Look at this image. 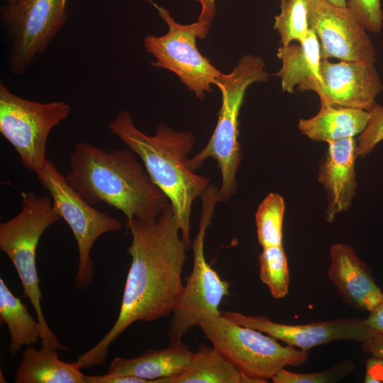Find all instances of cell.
I'll return each mask as SVG.
<instances>
[{
    "label": "cell",
    "instance_id": "obj_1",
    "mask_svg": "<svg viewBox=\"0 0 383 383\" xmlns=\"http://www.w3.org/2000/svg\"><path fill=\"white\" fill-rule=\"evenodd\" d=\"M131 257L118 318L104 337L79 355L82 369L106 362L111 344L131 324L172 313L184 289L182 273L189 250L170 202L150 219H126Z\"/></svg>",
    "mask_w": 383,
    "mask_h": 383
},
{
    "label": "cell",
    "instance_id": "obj_2",
    "mask_svg": "<svg viewBox=\"0 0 383 383\" xmlns=\"http://www.w3.org/2000/svg\"><path fill=\"white\" fill-rule=\"evenodd\" d=\"M131 149L110 151L88 143L76 144L65 175L89 204L104 203L127 219L157 217L170 201Z\"/></svg>",
    "mask_w": 383,
    "mask_h": 383
},
{
    "label": "cell",
    "instance_id": "obj_3",
    "mask_svg": "<svg viewBox=\"0 0 383 383\" xmlns=\"http://www.w3.org/2000/svg\"><path fill=\"white\" fill-rule=\"evenodd\" d=\"M108 128L141 159L152 180L167 196L189 249L192 204L210 184L209 178L195 174L187 166L195 143L194 135L163 123L157 126L154 135H147L136 127L126 111H119Z\"/></svg>",
    "mask_w": 383,
    "mask_h": 383
},
{
    "label": "cell",
    "instance_id": "obj_4",
    "mask_svg": "<svg viewBox=\"0 0 383 383\" xmlns=\"http://www.w3.org/2000/svg\"><path fill=\"white\" fill-rule=\"evenodd\" d=\"M265 67L260 56L248 54L238 61L230 73H222L217 78L215 85L221 90L222 104L216 128L206 146L187 160L188 167L194 172L208 158L216 160L222 177L219 188L222 201L237 192L236 174L242 160L239 112L248 87L269 79Z\"/></svg>",
    "mask_w": 383,
    "mask_h": 383
},
{
    "label": "cell",
    "instance_id": "obj_5",
    "mask_svg": "<svg viewBox=\"0 0 383 383\" xmlns=\"http://www.w3.org/2000/svg\"><path fill=\"white\" fill-rule=\"evenodd\" d=\"M21 209L13 218L0 223V249L12 262L21 282L23 294L28 298L42 328L43 347L67 351L50 328L43 315V294L36 267V251L39 240L52 224L61 220L52 198L23 193Z\"/></svg>",
    "mask_w": 383,
    "mask_h": 383
},
{
    "label": "cell",
    "instance_id": "obj_6",
    "mask_svg": "<svg viewBox=\"0 0 383 383\" xmlns=\"http://www.w3.org/2000/svg\"><path fill=\"white\" fill-rule=\"evenodd\" d=\"M199 326L212 346L243 374L245 382H267L279 370L299 367L309 357L306 350L283 346L274 337L222 314L204 319Z\"/></svg>",
    "mask_w": 383,
    "mask_h": 383
},
{
    "label": "cell",
    "instance_id": "obj_7",
    "mask_svg": "<svg viewBox=\"0 0 383 383\" xmlns=\"http://www.w3.org/2000/svg\"><path fill=\"white\" fill-rule=\"evenodd\" d=\"M200 197L202 207L199 228L192 243L193 267L172 313L168 328L170 340H182L192 327L199 326L204 319L221 316L220 304L225 296L231 294L230 284L209 265L204 255L206 232L216 204L222 201L219 188L209 184Z\"/></svg>",
    "mask_w": 383,
    "mask_h": 383
},
{
    "label": "cell",
    "instance_id": "obj_8",
    "mask_svg": "<svg viewBox=\"0 0 383 383\" xmlns=\"http://www.w3.org/2000/svg\"><path fill=\"white\" fill-rule=\"evenodd\" d=\"M35 173L50 194L55 211L74 235L79 255L74 284L77 289L84 290L89 286L94 274V263L90 254L92 246L101 235L119 231L122 224L109 213L96 210L87 203L49 158Z\"/></svg>",
    "mask_w": 383,
    "mask_h": 383
},
{
    "label": "cell",
    "instance_id": "obj_9",
    "mask_svg": "<svg viewBox=\"0 0 383 383\" xmlns=\"http://www.w3.org/2000/svg\"><path fill=\"white\" fill-rule=\"evenodd\" d=\"M149 1L168 27L163 35H148L144 38L145 49L155 59L151 65L176 74L189 91L203 100L207 92L212 91L211 84H215L222 74L196 46V40L206 38L209 28L198 21L179 23L168 9Z\"/></svg>",
    "mask_w": 383,
    "mask_h": 383
},
{
    "label": "cell",
    "instance_id": "obj_10",
    "mask_svg": "<svg viewBox=\"0 0 383 383\" xmlns=\"http://www.w3.org/2000/svg\"><path fill=\"white\" fill-rule=\"evenodd\" d=\"M70 111L71 106L65 101L28 100L0 84V133L28 170L36 172L45 165L50 133Z\"/></svg>",
    "mask_w": 383,
    "mask_h": 383
},
{
    "label": "cell",
    "instance_id": "obj_11",
    "mask_svg": "<svg viewBox=\"0 0 383 383\" xmlns=\"http://www.w3.org/2000/svg\"><path fill=\"white\" fill-rule=\"evenodd\" d=\"M0 13L9 41L7 65L16 75L24 74L45 52L68 18L67 0H18Z\"/></svg>",
    "mask_w": 383,
    "mask_h": 383
},
{
    "label": "cell",
    "instance_id": "obj_12",
    "mask_svg": "<svg viewBox=\"0 0 383 383\" xmlns=\"http://www.w3.org/2000/svg\"><path fill=\"white\" fill-rule=\"evenodd\" d=\"M374 63L365 61L331 62L321 59V82L309 77L300 83V91H313L320 101L330 105L370 111L383 89Z\"/></svg>",
    "mask_w": 383,
    "mask_h": 383
},
{
    "label": "cell",
    "instance_id": "obj_13",
    "mask_svg": "<svg viewBox=\"0 0 383 383\" xmlns=\"http://www.w3.org/2000/svg\"><path fill=\"white\" fill-rule=\"evenodd\" d=\"M309 24L318 39L321 59L375 62L376 50L367 29L347 6L311 0Z\"/></svg>",
    "mask_w": 383,
    "mask_h": 383
},
{
    "label": "cell",
    "instance_id": "obj_14",
    "mask_svg": "<svg viewBox=\"0 0 383 383\" xmlns=\"http://www.w3.org/2000/svg\"><path fill=\"white\" fill-rule=\"evenodd\" d=\"M221 314L239 325L256 329L306 351L334 341L362 343L373 337L364 320L360 318H340L308 324H285L266 316H247L239 312L226 311Z\"/></svg>",
    "mask_w": 383,
    "mask_h": 383
},
{
    "label": "cell",
    "instance_id": "obj_15",
    "mask_svg": "<svg viewBox=\"0 0 383 383\" xmlns=\"http://www.w3.org/2000/svg\"><path fill=\"white\" fill-rule=\"evenodd\" d=\"M328 145L317 179L326 194V220L331 223L351 206L357 185L355 171L357 155L354 138L332 141Z\"/></svg>",
    "mask_w": 383,
    "mask_h": 383
},
{
    "label": "cell",
    "instance_id": "obj_16",
    "mask_svg": "<svg viewBox=\"0 0 383 383\" xmlns=\"http://www.w3.org/2000/svg\"><path fill=\"white\" fill-rule=\"evenodd\" d=\"M329 257L328 277L346 303L370 312L383 302V292L377 285L370 268L352 246L335 243L330 248Z\"/></svg>",
    "mask_w": 383,
    "mask_h": 383
},
{
    "label": "cell",
    "instance_id": "obj_17",
    "mask_svg": "<svg viewBox=\"0 0 383 383\" xmlns=\"http://www.w3.org/2000/svg\"><path fill=\"white\" fill-rule=\"evenodd\" d=\"M194 352L182 340H170L167 347L149 349L138 357H117L109 365L108 373L135 376L151 383L182 372L190 363Z\"/></svg>",
    "mask_w": 383,
    "mask_h": 383
},
{
    "label": "cell",
    "instance_id": "obj_18",
    "mask_svg": "<svg viewBox=\"0 0 383 383\" xmlns=\"http://www.w3.org/2000/svg\"><path fill=\"white\" fill-rule=\"evenodd\" d=\"M369 119L370 112L366 110L321 102L318 112L309 118L299 119L298 128L309 139L328 143L358 136Z\"/></svg>",
    "mask_w": 383,
    "mask_h": 383
},
{
    "label": "cell",
    "instance_id": "obj_19",
    "mask_svg": "<svg viewBox=\"0 0 383 383\" xmlns=\"http://www.w3.org/2000/svg\"><path fill=\"white\" fill-rule=\"evenodd\" d=\"M57 350L30 345L22 353L15 383H86L78 361L65 362Z\"/></svg>",
    "mask_w": 383,
    "mask_h": 383
},
{
    "label": "cell",
    "instance_id": "obj_20",
    "mask_svg": "<svg viewBox=\"0 0 383 383\" xmlns=\"http://www.w3.org/2000/svg\"><path fill=\"white\" fill-rule=\"evenodd\" d=\"M277 57L282 62V67L274 75L281 79L284 91L293 93L296 87L309 77L321 82L320 44L311 28L302 43L280 46Z\"/></svg>",
    "mask_w": 383,
    "mask_h": 383
},
{
    "label": "cell",
    "instance_id": "obj_21",
    "mask_svg": "<svg viewBox=\"0 0 383 383\" xmlns=\"http://www.w3.org/2000/svg\"><path fill=\"white\" fill-rule=\"evenodd\" d=\"M160 383H244L239 370L213 347L201 344L180 374Z\"/></svg>",
    "mask_w": 383,
    "mask_h": 383
},
{
    "label": "cell",
    "instance_id": "obj_22",
    "mask_svg": "<svg viewBox=\"0 0 383 383\" xmlns=\"http://www.w3.org/2000/svg\"><path fill=\"white\" fill-rule=\"evenodd\" d=\"M0 321L6 325L11 340L8 350L15 356L23 347L34 345L42 336L39 321L29 313L21 299L16 296L0 278Z\"/></svg>",
    "mask_w": 383,
    "mask_h": 383
},
{
    "label": "cell",
    "instance_id": "obj_23",
    "mask_svg": "<svg viewBox=\"0 0 383 383\" xmlns=\"http://www.w3.org/2000/svg\"><path fill=\"white\" fill-rule=\"evenodd\" d=\"M285 204L283 197L270 193L260 204L255 213L257 235L262 247L282 245Z\"/></svg>",
    "mask_w": 383,
    "mask_h": 383
},
{
    "label": "cell",
    "instance_id": "obj_24",
    "mask_svg": "<svg viewBox=\"0 0 383 383\" xmlns=\"http://www.w3.org/2000/svg\"><path fill=\"white\" fill-rule=\"evenodd\" d=\"M311 0H281L280 13L275 16L273 28L280 36L282 46L293 41L302 43L310 29L309 9Z\"/></svg>",
    "mask_w": 383,
    "mask_h": 383
},
{
    "label": "cell",
    "instance_id": "obj_25",
    "mask_svg": "<svg viewBox=\"0 0 383 383\" xmlns=\"http://www.w3.org/2000/svg\"><path fill=\"white\" fill-rule=\"evenodd\" d=\"M260 280L267 286L274 299L289 292L290 276L287 258L282 245L262 248L258 257Z\"/></svg>",
    "mask_w": 383,
    "mask_h": 383
},
{
    "label": "cell",
    "instance_id": "obj_26",
    "mask_svg": "<svg viewBox=\"0 0 383 383\" xmlns=\"http://www.w3.org/2000/svg\"><path fill=\"white\" fill-rule=\"evenodd\" d=\"M353 370V363L345 360L330 369L311 373H296L284 368L279 370L272 378L274 383H330L345 377Z\"/></svg>",
    "mask_w": 383,
    "mask_h": 383
},
{
    "label": "cell",
    "instance_id": "obj_27",
    "mask_svg": "<svg viewBox=\"0 0 383 383\" xmlns=\"http://www.w3.org/2000/svg\"><path fill=\"white\" fill-rule=\"evenodd\" d=\"M369 112L367 125L356 141L357 155L361 158L370 154L383 140V106L377 104Z\"/></svg>",
    "mask_w": 383,
    "mask_h": 383
},
{
    "label": "cell",
    "instance_id": "obj_28",
    "mask_svg": "<svg viewBox=\"0 0 383 383\" xmlns=\"http://www.w3.org/2000/svg\"><path fill=\"white\" fill-rule=\"evenodd\" d=\"M347 7L367 30L379 33L383 27L381 0H346Z\"/></svg>",
    "mask_w": 383,
    "mask_h": 383
},
{
    "label": "cell",
    "instance_id": "obj_29",
    "mask_svg": "<svg viewBox=\"0 0 383 383\" xmlns=\"http://www.w3.org/2000/svg\"><path fill=\"white\" fill-rule=\"evenodd\" d=\"M86 383H151L131 375L107 373L101 375H84Z\"/></svg>",
    "mask_w": 383,
    "mask_h": 383
},
{
    "label": "cell",
    "instance_id": "obj_30",
    "mask_svg": "<svg viewBox=\"0 0 383 383\" xmlns=\"http://www.w3.org/2000/svg\"><path fill=\"white\" fill-rule=\"evenodd\" d=\"M365 383H383V357L373 356L365 362Z\"/></svg>",
    "mask_w": 383,
    "mask_h": 383
},
{
    "label": "cell",
    "instance_id": "obj_31",
    "mask_svg": "<svg viewBox=\"0 0 383 383\" xmlns=\"http://www.w3.org/2000/svg\"><path fill=\"white\" fill-rule=\"evenodd\" d=\"M363 320L373 337L383 335V302L371 311L368 317Z\"/></svg>",
    "mask_w": 383,
    "mask_h": 383
},
{
    "label": "cell",
    "instance_id": "obj_32",
    "mask_svg": "<svg viewBox=\"0 0 383 383\" xmlns=\"http://www.w3.org/2000/svg\"><path fill=\"white\" fill-rule=\"evenodd\" d=\"M201 4V12L198 17V22L211 28L213 19L216 14V0H196Z\"/></svg>",
    "mask_w": 383,
    "mask_h": 383
},
{
    "label": "cell",
    "instance_id": "obj_33",
    "mask_svg": "<svg viewBox=\"0 0 383 383\" xmlns=\"http://www.w3.org/2000/svg\"><path fill=\"white\" fill-rule=\"evenodd\" d=\"M362 343V350L373 356L383 357V335L370 338Z\"/></svg>",
    "mask_w": 383,
    "mask_h": 383
},
{
    "label": "cell",
    "instance_id": "obj_34",
    "mask_svg": "<svg viewBox=\"0 0 383 383\" xmlns=\"http://www.w3.org/2000/svg\"><path fill=\"white\" fill-rule=\"evenodd\" d=\"M324 1L329 2L335 6H343V7L347 6L346 0H324Z\"/></svg>",
    "mask_w": 383,
    "mask_h": 383
},
{
    "label": "cell",
    "instance_id": "obj_35",
    "mask_svg": "<svg viewBox=\"0 0 383 383\" xmlns=\"http://www.w3.org/2000/svg\"><path fill=\"white\" fill-rule=\"evenodd\" d=\"M18 0H6V4H13L17 2Z\"/></svg>",
    "mask_w": 383,
    "mask_h": 383
}]
</instances>
